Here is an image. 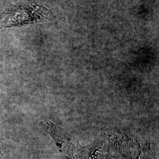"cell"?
<instances>
[{
  "mask_svg": "<svg viewBox=\"0 0 159 159\" xmlns=\"http://www.w3.org/2000/svg\"><path fill=\"white\" fill-rule=\"evenodd\" d=\"M41 125L54 140L61 159H109L107 144L102 140L83 146L71 133L51 121H42Z\"/></svg>",
  "mask_w": 159,
  "mask_h": 159,
  "instance_id": "obj_1",
  "label": "cell"
},
{
  "mask_svg": "<svg viewBox=\"0 0 159 159\" xmlns=\"http://www.w3.org/2000/svg\"><path fill=\"white\" fill-rule=\"evenodd\" d=\"M0 159H6L4 158V157L3 156V155H2V153L1 152V151H0Z\"/></svg>",
  "mask_w": 159,
  "mask_h": 159,
  "instance_id": "obj_2",
  "label": "cell"
}]
</instances>
